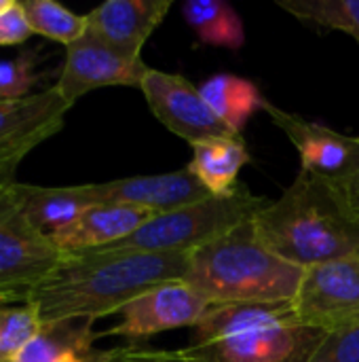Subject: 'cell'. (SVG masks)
<instances>
[{"label":"cell","instance_id":"7c38bea8","mask_svg":"<svg viewBox=\"0 0 359 362\" xmlns=\"http://www.w3.org/2000/svg\"><path fill=\"white\" fill-rule=\"evenodd\" d=\"M150 66L144 59L127 57L85 32L66 47V62L55 87L70 108L89 91L102 87H140Z\"/></svg>","mask_w":359,"mask_h":362},{"label":"cell","instance_id":"5bb4252c","mask_svg":"<svg viewBox=\"0 0 359 362\" xmlns=\"http://www.w3.org/2000/svg\"><path fill=\"white\" fill-rule=\"evenodd\" d=\"M169 8L171 0H108L87 13V34L127 57L140 59L142 47Z\"/></svg>","mask_w":359,"mask_h":362},{"label":"cell","instance_id":"277c9868","mask_svg":"<svg viewBox=\"0 0 359 362\" xmlns=\"http://www.w3.org/2000/svg\"><path fill=\"white\" fill-rule=\"evenodd\" d=\"M271 199L254 195L248 187H239L226 197H205L190 206L154 214L135 233L108 250L150 252V255H188L195 248L214 242L235 227L254 221V216Z\"/></svg>","mask_w":359,"mask_h":362},{"label":"cell","instance_id":"603a6c76","mask_svg":"<svg viewBox=\"0 0 359 362\" xmlns=\"http://www.w3.org/2000/svg\"><path fill=\"white\" fill-rule=\"evenodd\" d=\"M42 327L38 308L25 303H0V362H15Z\"/></svg>","mask_w":359,"mask_h":362},{"label":"cell","instance_id":"e0dca14e","mask_svg":"<svg viewBox=\"0 0 359 362\" xmlns=\"http://www.w3.org/2000/svg\"><path fill=\"white\" fill-rule=\"evenodd\" d=\"M97 333L91 320L42 322L36 337L15 362H114L121 348L97 350Z\"/></svg>","mask_w":359,"mask_h":362},{"label":"cell","instance_id":"9c48e42d","mask_svg":"<svg viewBox=\"0 0 359 362\" xmlns=\"http://www.w3.org/2000/svg\"><path fill=\"white\" fill-rule=\"evenodd\" d=\"M209 308L212 303L186 282H163L129 301L118 312L121 322L104 333H97V337H123L129 341H142L165 331L197 327Z\"/></svg>","mask_w":359,"mask_h":362},{"label":"cell","instance_id":"2e32d148","mask_svg":"<svg viewBox=\"0 0 359 362\" xmlns=\"http://www.w3.org/2000/svg\"><path fill=\"white\" fill-rule=\"evenodd\" d=\"M11 197L28 221L44 235H53L72 225L87 208L97 204L93 182L74 187H38L8 182Z\"/></svg>","mask_w":359,"mask_h":362},{"label":"cell","instance_id":"5b68a950","mask_svg":"<svg viewBox=\"0 0 359 362\" xmlns=\"http://www.w3.org/2000/svg\"><path fill=\"white\" fill-rule=\"evenodd\" d=\"M63 257L66 252L19 210L8 182H0V301L25 303Z\"/></svg>","mask_w":359,"mask_h":362},{"label":"cell","instance_id":"ac0fdd59","mask_svg":"<svg viewBox=\"0 0 359 362\" xmlns=\"http://www.w3.org/2000/svg\"><path fill=\"white\" fill-rule=\"evenodd\" d=\"M193 159L186 165L214 197L233 195L239 185L241 170L252 161V155L239 134L214 136L190 144Z\"/></svg>","mask_w":359,"mask_h":362},{"label":"cell","instance_id":"f1b7e54d","mask_svg":"<svg viewBox=\"0 0 359 362\" xmlns=\"http://www.w3.org/2000/svg\"><path fill=\"white\" fill-rule=\"evenodd\" d=\"M15 4V0H0V15L6 11V8H11Z\"/></svg>","mask_w":359,"mask_h":362},{"label":"cell","instance_id":"7402d4cb","mask_svg":"<svg viewBox=\"0 0 359 362\" xmlns=\"http://www.w3.org/2000/svg\"><path fill=\"white\" fill-rule=\"evenodd\" d=\"M277 4L300 21L341 30L359 42V0H277Z\"/></svg>","mask_w":359,"mask_h":362},{"label":"cell","instance_id":"d6986e66","mask_svg":"<svg viewBox=\"0 0 359 362\" xmlns=\"http://www.w3.org/2000/svg\"><path fill=\"white\" fill-rule=\"evenodd\" d=\"M199 91L214 115L239 136L252 115L267 104L258 85L237 74H214L199 85Z\"/></svg>","mask_w":359,"mask_h":362},{"label":"cell","instance_id":"8992f818","mask_svg":"<svg viewBox=\"0 0 359 362\" xmlns=\"http://www.w3.org/2000/svg\"><path fill=\"white\" fill-rule=\"evenodd\" d=\"M292 308L300 325L326 335L359 329V255L305 269Z\"/></svg>","mask_w":359,"mask_h":362},{"label":"cell","instance_id":"d4e9b609","mask_svg":"<svg viewBox=\"0 0 359 362\" xmlns=\"http://www.w3.org/2000/svg\"><path fill=\"white\" fill-rule=\"evenodd\" d=\"M309 362H359V329L328 335Z\"/></svg>","mask_w":359,"mask_h":362},{"label":"cell","instance_id":"ffe728a7","mask_svg":"<svg viewBox=\"0 0 359 362\" xmlns=\"http://www.w3.org/2000/svg\"><path fill=\"white\" fill-rule=\"evenodd\" d=\"M182 17L201 45L229 51H239L245 45L243 19L224 0H186Z\"/></svg>","mask_w":359,"mask_h":362},{"label":"cell","instance_id":"cb8c5ba5","mask_svg":"<svg viewBox=\"0 0 359 362\" xmlns=\"http://www.w3.org/2000/svg\"><path fill=\"white\" fill-rule=\"evenodd\" d=\"M44 78L38 72V53L21 51L13 59L0 62V102H13L34 95L32 89Z\"/></svg>","mask_w":359,"mask_h":362},{"label":"cell","instance_id":"4fadbf2b","mask_svg":"<svg viewBox=\"0 0 359 362\" xmlns=\"http://www.w3.org/2000/svg\"><path fill=\"white\" fill-rule=\"evenodd\" d=\"M93 191L97 204H127L150 210L152 214H165L205 197H214L188 168L169 174L93 182Z\"/></svg>","mask_w":359,"mask_h":362},{"label":"cell","instance_id":"484cf974","mask_svg":"<svg viewBox=\"0 0 359 362\" xmlns=\"http://www.w3.org/2000/svg\"><path fill=\"white\" fill-rule=\"evenodd\" d=\"M32 28L23 8V2H17L6 8L0 15V45L8 47V45H21L32 36Z\"/></svg>","mask_w":359,"mask_h":362},{"label":"cell","instance_id":"3957f363","mask_svg":"<svg viewBox=\"0 0 359 362\" xmlns=\"http://www.w3.org/2000/svg\"><path fill=\"white\" fill-rule=\"evenodd\" d=\"M303 274L305 269L273 255L250 221L188 252L182 282L212 305L292 303Z\"/></svg>","mask_w":359,"mask_h":362},{"label":"cell","instance_id":"6da1fadb","mask_svg":"<svg viewBox=\"0 0 359 362\" xmlns=\"http://www.w3.org/2000/svg\"><path fill=\"white\" fill-rule=\"evenodd\" d=\"M188 255L87 250L66 255L59 267L32 293L42 322L99 320L118 314L142 293L186 274Z\"/></svg>","mask_w":359,"mask_h":362},{"label":"cell","instance_id":"4316f807","mask_svg":"<svg viewBox=\"0 0 359 362\" xmlns=\"http://www.w3.org/2000/svg\"><path fill=\"white\" fill-rule=\"evenodd\" d=\"M114 362H190L184 354V348L180 350H157V348H144V346H127L121 348Z\"/></svg>","mask_w":359,"mask_h":362},{"label":"cell","instance_id":"52a82bcc","mask_svg":"<svg viewBox=\"0 0 359 362\" xmlns=\"http://www.w3.org/2000/svg\"><path fill=\"white\" fill-rule=\"evenodd\" d=\"M326 337L320 329L286 322L193 341L184 348V354L190 362H309Z\"/></svg>","mask_w":359,"mask_h":362},{"label":"cell","instance_id":"8fae6325","mask_svg":"<svg viewBox=\"0 0 359 362\" xmlns=\"http://www.w3.org/2000/svg\"><path fill=\"white\" fill-rule=\"evenodd\" d=\"M271 121L288 136L300 157V172L330 182H343L359 172V136L341 134L324 123L288 112L271 102L264 108Z\"/></svg>","mask_w":359,"mask_h":362},{"label":"cell","instance_id":"ba28073f","mask_svg":"<svg viewBox=\"0 0 359 362\" xmlns=\"http://www.w3.org/2000/svg\"><path fill=\"white\" fill-rule=\"evenodd\" d=\"M70 104L55 85L23 100L0 102V182H13L19 163L63 127Z\"/></svg>","mask_w":359,"mask_h":362},{"label":"cell","instance_id":"9a60e30c","mask_svg":"<svg viewBox=\"0 0 359 362\" xmlns=\"http://www.w3.org/2000/svg\"><path fill=\"white\" fill-rule=\"evenodd\" d=\"M154 214L127 204H95L87 208L72 225L51 235L53 244L66 252H87L114 246L135 233Z\"/></svg>","mask_w":359,"mask_h":362},{"label":"cell","instance_id":"f546056e","mask_svg":"<svg viewBox=\"0 0 359 362\" xmlns=\"http://www.w3.org/2000/svg\"><path fill=\"white\" fill-rule=\"evenodd\" d=\"M0 303H2V301H0Z\"/></svg>","mask_w":359,"mask_h":362},{"label":"cell","instance_id":"7a4b0ae2","mask_svg":"<svg viewBox=\"0 0 359 362\" xmlns=\"http://www.w3.org/2000/svg\"><path fill=\"white\" fill-rule=\"evenodd\" d=\"M252 223L273 255L300 269L359 255V218L345 195L336 182L307 172H298Z\"/></svg>","mask_w":359,"mask_h":362},{"label":"cell","instance_id":"83f0119b","mask_svg":"<svg viewBox=\"0 0 359 362\" xmlns=\"http://www.w3.org/2000/svg\"><path fill=\"white\" fill-rule=\"evenodd\" d=\"M336 187L341 189V193L345 195L349 208L355 212V216L359 218V172L353 174L351 178L343 180V182H336Z\"/></svg>","mask_w":359,"mask_h":362},{"label":"cell","instance_id":"30bf717a","mask_svg":"<svg viewBox=\"0 0 359 362\" xmlns=\"http://www.w3.org/2000/svg\"><path fill=\"white\" fill-rule=\"evenodd\" d=\"M146 104L171 134L188 144L233 134L209 108L199 91V85L182 74L150 68L140 85Z\"/></svg>","mask_w":359,"mask_h":362},{"label":"cell","instance_id":"44dd1931","mask_svg":"<svg viewBox=\"0 0 359 362\" xmlns=\"http://www.w3.org/2000/svg\"><path fill=\"white\" fill-rule=\"evenodd\" d=\"M30 28L34 34L70 47L87 32V15H78L53 0H25L23 2Z\"/></svg>","mask_w":359,"mask_h":362}]
</instances>
